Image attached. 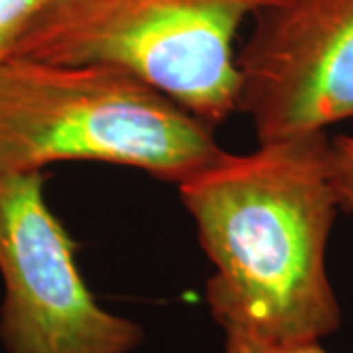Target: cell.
Masks as SVG:
<instances>
[{
    "mask_svg": "<svg viewBox=\"0 0 353 353\" xmlns=\"http://www.w3.org/2000/svg\"><path fill=\"white\" fill-rule=\"evenodd\" d=\"M271 2L46 0L10 57L122 69L214 128L238 112V32Z\"/></svg>",
    "mask_w": 353,
    "mask_h": 353,
    "instance_id": "3",
    "label": "cell"
},
{
    "mask_svg": "<svg viewBox=\"0 0 353 353\" xmlns=\"http://www.w3.org/2000/svg\"><path fill=\"white\" fill-rule=\"evenodd\" d=\"M46 0H0V65L14 50L26 24Z\"/></svg>",
    "mask_w": 353,
    "mask_h": 353,
    "instance_id": "6",
    "label": "cell"
},
{
    "mask_svg": "<svg viewBox=\"0 0 353 353\" xmlns=\"http://www.w3.org/2000/svg\"><path fill=\"white\" fill-rule=\"evenodd\" d=\"M161 90L108 65H0V171L102 161L179 185L222 148Z\"/></svg>",
    "mask_w": 353,
    "mask_h": 353,
    "instance_id": "2",
    "label": "cell"
},
{
    "mask_svg": "<svg viewBox=\"0 0 353 353\" xmlns=\"http://www.w3.org/2000/svg\"><path fill=\"white\" fill-rule=\"evenodd\" d=\"M224 353H330L322 341H265L224 334Z\"/></svg>",
    "mask_w": 353,
    "mask_h": 353,
    "instance_id": "8",
    "label": "cell"
},
{
    "mask_svg": "<svg viewBox=\"0 0 353 353\" xmlns=\"http://www.w3.org/2000/svg\"><path fill=\"white\" fill-rule=\"evenodd\" d=\"M176 187L214 267L204 299L224 334L322 341L340 330L326 265L340 210L326 132L222 150Z\"/></svg>",
    "mask_w": 353,
    "mask_h": 353,
    "instance_id": "1",
    "label": "cell"
},
{
    "mask_svg": "<svg viewBox=\"0 0 353 353\" xmlns=\"http://www.w3.org/2000/svg\"><path fill=\"white\" fill-rule=\"evenodd\" d=\"M41 171H0V341L6 353H134L143 328L97 303Z\"/></svg>",
    "mask_w": 353,
    "mask_h": 353,
    "instance_id": "4",
    "label": "cell"
},
{
    "mask_svg": "<svg viewBox=\"0 0 353 353\" xmlns=\"http://www.w3.org/2000/svg\"><path fill=\"white\" fill-rule=\"evenodd\" d=\"M332 145V179L340 210L353 214V136L330 138Z\"/></svg>",
    "mask_w": 353,
    "mask_h": 353,
    "instance_id": "7",
    "label": "cell"
},
{
    "mask_svg": "<svg viewBox=\"0 0 353 353\" xmlns=\"http://www.w3.org/2000/svg\"><path fill=\"white\" fill-rule=\"evenodd\" d=\"M252 22L238 110L259 143L353 120V0H275Z\"/></svg>",
    "mask_w": 353,
    "mask_h": 353,
    "instance_id": "5",
    "label": "cell"
}]
</instances>
